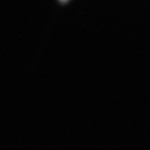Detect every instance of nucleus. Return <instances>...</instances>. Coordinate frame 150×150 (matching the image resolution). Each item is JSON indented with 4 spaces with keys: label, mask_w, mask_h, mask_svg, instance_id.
Returning <instances> with one entry per match:
<instances>
[{
    "label": "nucleus",
    "mask_w": 150,
    "mask_h": 150,
    "mask_svg": "<svg viewBox=\"0 0 150 150\" xmlns=\"http://www.w3.org/2000/svg\"><path fill=\"white\" fill-rule=\"evenodd\" d=\"M61 2H67V1H68V0H60Z\"/></svg>",
    "instance_id": "obj_1"
}]
</instances>
